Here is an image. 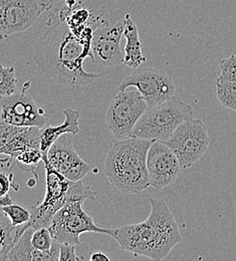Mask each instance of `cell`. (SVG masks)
Instances as JSON below:
<instances>
[{"label": "cell", "mask_w": 236, "mask_h": 261, "mask_svg": "<svg viewBox=\"0 0 236 261\" xmlns=\"http://www.w3.org/2000/svg\"><path fill=\"white\" fill-rule=\"evenodd\" d=\"M31 82H27L21 90L11 96L1 97L0 123L18 127L43 128L46 123L45 111L38 107L29 90Z\"/></svg>", "instance_id": "obj_11"}, {"label": "cell", "mask_w": 236, "mask_h": 261, "mask_svg": "<svg viewBox=\"0 0 236 261\" xmlns=\"http://www.w3.org/2000/svg\"><path fill=\"white\" fill-rule=\"evenodd\" d=\"M136 88L145 98L148 108L159 105L175 96L176 85L173 77L159 68H137L124 77L119 85V91Z\"/></svg>", "instance_id": "obj_10"}, {"label": "cell", "mask_w": 236, "mask_h": 261, "mask_svg": "<svg viewBox=\"0 0 236 261\" xmlns=\"http://www.w3.org/2000/svg\"><path fill=\"white\" fill-rule=\"evenodd\" d=\"M125 21L113 22L108 14L96 28L92 41L94 63L101 67H114L124 63L121 40L124 36Z\"/></svg>", "instance_id": "obj_12"}, {"label": "cell", "mask_w": 236, "mask_h": 261, "mask_svg": "<svg viewBox=\"0 0 236 261\" xmlns=\"http://www.w3.org/2000/svg\"><path fill=\"white\" fill-rule=\"evenodd\" d=\"M45 171V195L42 202L31 208L30 226L34 228L48 227L56 213L69 201L95 200L97 192L93 191L83 181L73 182L57 171L43 155Z\"/></svg>", "instance_id": "obj_4"}, {"label": "cell", "mask_w": 236, "mask_h": 261, "mask_svg": "<svg viewBox=\"0 0 236 261\" xmlns=\"http://www.w3.org/2000/svg\"><path fill=\"white\" fill-rule=\"evenodd\" d=\"M175 153L182 169L197 163L210 145L208 128L200 119H190L183 122L172 137L163 142Z\"/></svg>", "instance_id": "obj_8"}, {"label": "cell", "mask_w": 236, "mask_h": 261, "mask_svg": "<svg viewBox=\"0 0 236 261\" xmlns=\"http://www.w3.org/2000/svg\"><path fill=\"white\" fill-rule=\"evenodd\" d=\"M153 141L128 138L115 142L104 160V174L125 194H139L150 187L147 155Z\"/></svg>", "instance_id": "obj_3"}, {"label": "cell", "mask_w": 236, "mask_h": 261, "mask_svg": "<svg viewBox=\"0 0 236 261\" xmlns=\"http://www.w3.org/2000/svg\"><path fill=\"white\" fill-rule=\"evenodd\" d=\"M31 234L32 227L30 226L10 251L7 261H59L61 248L51 252L36 250L31 243Z\"/></svg>", "instance_id": "obj_18"}, {"label": "cell", "mask_w": 236, "mask_h": 261, "mask_svg": "<svg viewBox=\"0 0 236 261\" xmlns=\"http://www.w3.org/2000/svg\"><path fill=\"white\" fill-rule=\"evenodd\" d=\"M149 202L151 212L145 221L111 229L109 236L125 251L161 261L182 241V234L165 201L149 198Z\"/></svg>", "instance_id": "obj_2"}, {"label": "cell", "mask_w": 236, "mask_h": 261, "mask_svg": "<svg viewBox=\"0 0 236 261\" xmlns=\"http://www.w3.org/2000/svg\"><path fill=\"white\" fill-rule=\"evenodd\" d=\"M12 203H14V202H13V200L9 197L8 194L0 197V205H1V207H3V206H8V205H10V204H12Z\"/></svg>", "instance_id": "obj_28"}, {"label": "cell", "mask_w": 236, "mask_h": 261, "mask_svg": "<svg viewBox=\"0 0 236 261\" xmlns=\"http://www.w3.org/2000/svg\"><path fill=\"white\" fill-rule=\"evenodd\" d=\"M219 66L221 77L229 81H236V55L223 59Z\"/></svg>", "instance_id": "obj_24"}, {"label": "cell", "mask_w": 236, "mask_h": 261, "mask_svg": "<svg viewBox=\"0 0 236 261\" xmlns=\"http://www.w3.org/2000/svg\"><path fill=\"white\" fill-rule=\"evenodd\" d=\"M30 227V222L21 226H14L11 223L10 218L4 213L0 212V261H7V257L23 234V232Z\"/></svg>", "instance_id": "obj_19"}, {"label": "cell", "mask_w": 236, "mask_h": 261, "mask_svg": "<svg viewBox=\"0 0 236 261\" xmlns=\"http://www.w3.org/2000/svg\"><path fill=\"white\" fill-rule=\"evenodd\" d=\"M216 97L224 108L236 112V81L219 75L216 81Z\"/></svg>", "instance_id": "obj_21"}, {"label": "cell", "mask_w": 236, "mask_h": 261, "mask_svg": "<svg viewBox=\"0 0 236 261\" xmlns=\"http://www.w3.org/2000/svg\"><path fill=\"white\" fill-rule=\"evenodd\" d=\"M53 7L51 0H0L1 38L29 30Z\"/></svg>", "instance_id": "obj_9"}, {"label": "cell", "mask_w": 236, "mask_h": 261, "mask_svg": "<svg viewBox=\"0 0 236 261\" xmlns=\"http://www.w3.org/2000/svg\"><path fill=\"white\" fill-rule=\"evenodd\" d=\"M0 95L1 97L11 96L17 93V79L13 66L0 65Z\"/></svg>", "instance_id": "obj_22"}, {"label": "cell", "mask_w": 236, "mask_h": 261, "mask_svg": "<svg viewBox=\"0 0 236 261\" xmlns=\"http://www.w3.org/2000/svg\"><path fill=\"white\" fill-rule=\"evenodd\" d=\"M90 260L91 261H110L111 258L110 256L101 251H98V252H93L90 256Z\"/></svg>", "instance_id": "obj_27"}, {"label": "cell", "mask_w": 236, "mask_h": 261, "mask_svg": "<svg viewBox=\"0 0 236 261\" xmlns=\"http://www.w3.org/2000/svg\"><path fill=\"white\" fill-rule=\"evenodd\" d=\"M15 165H17L24 172L34 173V178L38 180V171L44 168L43 153L40 149H29L20 153L14 158Z\"/></svg>", "instance_id": "obj_20"}, {"label": "cell", "mask_w": 236, "mask_h": 261, "mask_svg": "<svg viewBox=\"0 0 236 261\" xmlns=\"http://www.w3.org/2000/svg\"><path fill=\"white\" fill-rule=\"evenodd\" d=\"M46 159L57 171L73 182L83 180L91 172V166L78 156L72 141L67 137H61L50 147Z\"/></svg>", "instance_id": "obj_14"}, {"label": "cell", "mask_w": 236, "mask_h": 261, "mask_svg": "<svg viewBox=\"0 0 236 261\" xmlns=\"http://www.w3.org/2000/svg\"><path fill=\"white\" fill-rule=\"evenodd\" d=\"M147 109L146 99L137 89L119 91L107 109V126L119 140L132 138L137 123Z\"/></svg>", "instance_id": "obj_7"}, {"label": "cell", "mask_w": 236, "mask_h": 261, "mask_svg": "<svg viewBox=\"0 0 236 261\" xmlns=\"http://www.w3.org/2000/svg\"><path fill=\"white\" fill-rule=\"evenodd\" d=\"M64 116L65 122L62 125L53 127L48 123H46V125L41 128L39 149L43 153V155H46L50 147L65 134H78L81 113L74 109L68 108L64 111Z\"/></svg>", "instance_id": "obj_16"}, {"label": "cell", "mask_w": 236, "mask_h": 261, "mask_svg": "<svg viewBox=\"0 0 236 261\" xmlns=\"http://www.w3.org/2000/svg\"><path fill=\"white\" fill-rule=\"evenodd\" d=\"M0 183H1L0 197L8 194V192L10 190V187H13L15 191L19 190V185L15 184L13 182V174L11 173V171L8 173V175L5 174L4 172H2L0 174Z\"/></svg>", "instance_id": "obj_26"}, {"label": "cell", "mask_w": 236, "mask_h": 261, "mask_svg": "<svg viewBox=\"0 0 236 261\" xmlns=\"http://www.w3.org/2000/svg\"><path fill=\"white\" fill-rule=\"evenodd\" d=\"M147 169L151 187L161 190L177 180L182 167L165 143L153 141L147 155Z\"/></svg>", "instance_id": "obj_13"}, {"label": "cell", "mask_w": 236, "mask_h": 261, "mask_svg": "<svg viewBox=\"0 0 236 261\" xmlns=\"http://www.w3.org/2000/svg\"><path fill=\"white\" fill-rule=\"evenodd\" d=\"M87 58L94 61L92 42L76 36L67 23L62 6L50 12L46 29L34 48V60L48 80L75 88L89 85L101 76L84 67Z\"/></svg>", "instance_id": "obj_1"}, {"label": "cell", "mask_w": 236, "mask_h": 261, "mask_svg": "<svg viewBox=\"0 0 236 261\" xmlns=\"http://www.w3.org/2000/svg\"><path fill=\"white\" fill-rule=\"evenodd\" d=\"M193 118V109L179 97L148 108L133 130L135 138L165 142L185 121Z\"/></svg>", "instance_id": "obj_5"}, {"label": "cell", "mask_w": 236, "mask_h": 261, "mask_svg": "<svg viewBox=\"0 0 236 261\" xmlns=\"http://www.w3.org/2000/svg\"><path fill=\"white\" fill-rule=\"evenodd\" d=\"M83 260L84 257H80L75 253V245L72 244H67L63 243L61 244V249H60V257L59 261H78Z\"/></svg>", "instance_id": "obj_25"}, {"label": "cell", "mask_w": 236, "mask_h": 261, "mask_svg": "<svg viewBox=\"0 0 236 261\" xmlns=\"http://www.w3.org/2000/svg\"><path fill=\"white\" fill-rule=\"evenodd\" d=\"M85 201H69L54 216L48 228L54 239L63 244L82 245L81 235L83 233L94 232L110 235L111 229L101 228L94 222L93 218L84 210Z\"/></svg>", "instance_id": "obj_6"}, {"label": "cell", "mask_w": 236, "mask_h": 261, "mask_svg": "<svg viewBox=\"0 0 236 261\" xmlns=\"http://www.w3.org/2000/svg\"><path fill=\"white\" fill-rule=\"evenodd\" d=\"M41 128L18 127L0 123V153L14 158L29 149L40 148Z\"/></svg>", "instance_id": "obj_15"}, {"label": "cell", "mask_w": 236, "mask_h": 261, "mask_svg": "<svg viewBox=\"0 0 236 261\" xmlns=\"http://www.w3.org/2000/svg\"><path fill=\"white\" fill-rule=\"evenodd\" d=\"M1 210L10 218L14 226H21L28 224L32 219V210L25 208L18 203H12L8 206L1 207Z\"/></svg>", "instance_id": "obj_23"}, {"label": "cell", "mask_w": 236, "mask_h": 261, "mask_svg": "<svg viewBox=\"0 0 236 261\" xmlns=\"http://www.w3.org/2000/svg\"><path fill=\"white\" fill-rule=\"evenodd\" d=\"M124 21V37L126 38V45L124 50L123 65L137 69L146 63L147 59L143 55V45L139 36V30L129 13L125 15Z\"/></svg>", "instance_id": "obj_17"}]
</instances>
